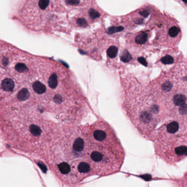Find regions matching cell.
Here are the masks:
<instances>
[{"instance_id":"1","label":"cell","mask_w":187,"mask_h":187,"mask_svg":"<svg viewBox=\"0 0 187 187\" xmlns=\"http://www.w3.org/2000/svg\"><path fill=\"white\" fill-rule=\"evenodd\" d=\"M55 172L65 184L75 186L93 176L120 170L125 153L113 128L105 121L63 126L58 136Z\"/></svg>"},{"instance_id":"2","label":"cell","mask_w":187,"mask_h":187,"mask_svg":"<svg viewBox=\"0 0 187 187\" xmlns=\"http://www.w3.org/2000/svg\"><path fill=\"white\" fill-rule=\"evenodd\" d=\"M121 85L125 114L143 137L153 141L158 125L168 118L149 83L128 76L122 79Z\"/></svg>"},{"instance_id":"3","label":"cell","mask_w":187,"mask_h":187,"mask_svg":"<svg viewBox=\"0 0 187 187\" xmlns=\"http://www.w3.org/2000/svg\"><path fill=\"white\" fill-rule=\"evenodd\" d=\"M149 84L168 118L187 121L186 74L180 78H159Z\"/></svg>"},{"instance_id":"4","label":"cell","mask_w":187,"mask_h":187,"mask_svg":"<svg viewBox=\"0 0 187 187\" xmlns=\"http://www.w3.org/2000/svg\"><path fill=\"white\" fill-rule=\"evenodd\" d=\"M187 123L179 120L166 121L158 128L153 142L156 155L170 165L187 157Z\"/></svg>"},{"instance_id":"5","label":"cell","mask_w":187,"mask_h":187,"mask_svg":"<svg viewBox=\"0 0 187 187\" xmlns=\"http://www.w3.org/2000/svg\"><path fill=\"white\" fill-rule=\"evenodd\" d=\"M16 82L14 80V78L5 76L2 78L0 81V89L3 93L10 94L16 89Z\"/></svg>"},{"instance_id":"6","label":"cell","mask_w":187,"mask_h":187,"mask_svg":"<svg viewBox=\"0 0 187 187\" xmlns=\"http://www.w3.org/2000/svg\"><path fill=\"white\" fill-rule=\"evenodd\" d=\"M47 83L40 80H35L31 83V90L37 95H43L48 91Z\"/></svg>"},{"instance_id":"7","label":"cell","mask_w":187,"mask_h":187,"mask_svg":"<svg viewBox=\"0 0 187 187\" xmlns=\"http://www.w3.org/2000/svg\"><path fill=\"white\" fill-rule=\"evenodd\" d=\"M31 92H30L29 89L26 87H24L21 88L17 92L16 97L19 102H24L29 100L30 98L31 97Z\"/></svg>"},{"instance_id":"8","label":"cell","mask_w":187,"mask_h":187,"mask_svg":"<svg viewBox=\"0 0 187 187\" xmlns=\"http://www.w3.org/2000/svg\"><path fill=\"white\" fill-rule=\"evenodd\" d=\"M28 131L31 136L36 138L40 137L43 133L42 127L36 124H31L29 126Z\"/></svg>"},{"instance_id":"9","label":"cell","mask_w":187,"mask_h":187,"mask_svg":"<svg viewBox=\"0 0 187 187\" xmlns=\"http://www.w3.org/2000/svg\"><path fill=\"white\" fill-rule=\"evenodd\" d=\"M148 34L146 33H142L137 36L135 38V42L139 45H143L147 42Z\"/></svg>"},{"instance_id":"10","label":"cell","mask_w":187,"mask_h":187,"mask_svg":"<svg viewBox=\"0 0 187 187\" xmlns=\"http://www.w3.org/2000/svg\"><path fill=\"white\" fill-rule=\"evenodd\" d=\"M132 57L129 52L126 49H125L121 54L120 59L122 62L124 63H128L132 60Z\"/></svg>"},{"instance_id":"11","label":"cell","mask_w":187,"mask_h":187,"mask_svg":"<svg viewBox=\"0 0 187 187\" xmlns=\"http://www.w3.org/2000/svg\"><path fill=\"white\" fill-rule=\"evenodd\" d=\"M107 54L109 58H114L116 57L118 52V49L117 47L114 46H112L111 47H109V48L107 50Z\"/></svg>"},{"instance_id":"12","label":"cell","mask_w":187,"mask_h":187,"mask_svg":"<svg viewBox=\"0 0 187 187\" xmlns=\"http://www.w3.org/2000/svg\"><path fill=\"white\" fill-rule=\"evenodd\" d=\"M124 30V28L121 27V26L110 27L108 29H107V33L109 34V35H111L113 33H119V32L123 31Z\"/></svg>"},{"instance_id":"13","label":"cell","mask_w":187,"mask_h":187,"mask_svg":"<svg viewBox=\"0 0 187 187\" xmlns=\"http://www.w3.org/2000/svg\"><path fill=\"white\" fill-rule=\"evenodd\" d=\"M161 61L165 65L171 64H173L174 62V58L172 56H169V55L164 56V57L161 59Z\"/></svg>"},{"instance_id":"14","label":"cell","mask_w":187,"mask_h":187,"mask_svg":"<svg viewBox=\"0 0 187 187\" xmlns=\"http://www.w3.org/2000/svg\"><path fill=\"white\" fill-rule=\"evenodd\" d=\"M179 31H180V29L178 27H172L169 29V34L172 38H174V37H175L178 35V33H179Z\"/></svg>"},{"instance_id":"15","label":"cell","mask_w":187,"mask_h":187,"mask_svg":"<svg viewBox=\"0 0 187 187\" xmlns=\"http://www.w3.org/2000/svg\"><path fill=\"white\" fill-rule=\"evenodd\" d=\"M88 13H89V17L91 18L92 19H95L96 18L100 17V15L98 11H97L96 9L93 8L89 9Z\"/></svg>"},{"instance_id":"16","label":"cell","mask_w":187,"mask_h":187,"mask_svg":"<svg viewBox=\"0 0 187 187\" xmlns=\"http://www.w3.org/2000/svg\"><path fill=\"white\" fill-rule=\"evenodd\" d=\"M76 22H77V24L80 27H86L87 26V21L84 18H78Z\"/></svg>"},{"instance_id":"17","label":"cell","mask_w":187,"mask_h":187,"mask_svg":"<svg viewBox=\"0 0 187 187\" xmlns=\"http://www.w3.org/2000/svg\"><path fill=\"white\" fill-rule=\"evenodd\" d=\"M65 3L67 5L77 6L80 4V0H66Z\"/></svg>"},{"instance_id":"18","label":"cell","mask_w":187,"mask_h":187,"mask_svg":"<svg viewBox=\"0 0 187 187\" xmlns=\"http://www.w3.org/2000/svg\"><path fill=\"white\" fill-rule=\"evenodd\" d=\"M141 16H143V17L144 18H147L148 17V16H149V14H150V11H149L148 9H143L142 11H141L139 12Z\"/></svg>"},{"instance_id":"19","label":"cell","mask_w":187,"mask_h":187,"mask_svg":"<svg viewBox=\"0 0 187 187\" xmlns=\"http://www.w3.org/2000/svg\"><path fill=\"white\" fill-rule=\"evenodd\" d=\"M138 61L140 63V64L144 65L145 67H147V65H148L147 61L145 60V59L144 57H140L138 58Z\"/></svg>"},{"instance_id":"20","label":"cell","mask_w":187,"mask_h":187,"mask_svg":"<svg viewBox=\"0 0 187 187\" xmlns=\"http://www.w3.org/2000/svg\"><path fill=\"white\" fill-rule=\"evenodd\" d=\"M135 22H136V24H140L143 23V20L142 19H138L135 20Z\"/></svg>"},{"instance_id":"21","label":"cell","mask_w":187,"mask_h":187,"mask_svg":"<svg viewBox=\"0 0 187 187\" xmlns=\"http://www.w3.org/2000/svg\"><path fill=\"white\" fill-rule=\"evenodd\" d=\"M185 3H187V0H182Z\"/></svg>"}]
</instances>
